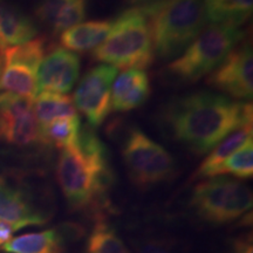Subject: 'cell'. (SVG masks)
<instances>
[{
  "label": "cell",
  "mask_w": 253,
  "mask_h": 253,
  "mask_svg": "<svg viewBox=\"0 0 253 253\" xmlns=\"http://www.w3.org/2000/svg\"><path fill=\"white\" fill-rule=\"evenodd\" d=\"M251 102L231 100L213 91L173 97L161 109V128L195 154L204 155L243 126L252 125Z\"/></svg>",
  "instance_id": "obj_1"
},
{
  "label": "cell",
  "mask_w": 253,
  "mask_h": 253,
  "mask_svg": "<svg viewBox=\"0 0 253 253\" xmlns=\"http://www.w3.org/2000/svg\"><path fill=\"white\" fill-rule=\"evenodd\" d=\"M56 181L71 209L90 211L103 219L114 175L108 149L89 126H82L78 143L60 153Z\"/></svg>",
  "instance_id": "obj_2"
},
{
  "label": "cell",
  "mask_w": 253,
  "mask_h": 253,
  "mask_svg": "<svg viewBox=\"0 0 253 253\" xmlns=\"http://www.w3.org/2000/svg\"><path fill=\"white\" fill-rule=\"evenodd\" d=\"M149 21L154 54L177 58L207 26L203 0H156L141 6Z\"/></svg>",
  "instance_id": "obj_3"
},
{
  "label": "cell",
  "mask_w": 253,
  "mask_h": 253,
  "mask_svg": "<svg viewBox=\"0 0 253 253\" xmlns=\"http://www.w3.org/2000/svg\"><path fill=\"white\" fill-rule=\"evenodd\" d=\"M95 61L115 68L149 67L155 54L149 21L142 7L129 8L113 21L108 37L93 49Z\"/></svg>",
  "instance_id": "obj_4"
},
{
  "label": "cell",
  "mask_w": 253,
  "mask_h": 253,
  "mask_svg": "<svg viewBox=\"0 0 253 253\" xmlns=\"http://www.w3.org/2000/svg\"><path fill=\"white\" fill-rule=\"evenodd\" d=\"M244 37L245 31L239 27L208 25L183 54L167 66V74L183 84H194L214 71Z\"/></svg>",
  "instance_id": "obj_5"
},
{
  "label": "cell",
  "mask_w": 253,
  "mask_h": 253,
  "mask_svg": "<svg viewBox=\"0 0 253 253\" xmlns=\"http://www.w3.org/2000/svg\"><path fill=\"white\" fill-rule=\"evenodd\" d=\"M251 190L239 179L216 176L202 179L194 188L191 205L196 214L211 224L232 223L252 209Z\"/></svg>",
  "instance_id": "obj_6"
},
{
  "label": "cell",
  "mask_w": 253,
  "mask_h": 253,
  "mask_svg": "<svg viewBox=\"0 0 253 253\" xmlns=\"http://www.w3.org/2000/svg\"><path fill=\"white\" fill-rule=\"evenodd\" d=\"M122 157L129 178L142 189L171 181L177 172L172 155L136 126L123 141Z\"/></svg>",
  "instance_id": "obj_7"
},
{
  "label": "cell",
  "mask_w": 253,
  "mask_h": 253,
  "mask_svg": "<svg viewBox=\"0 0 253 253\" xmlns=\"http://www.w3.org/2000/svg\"><path fill=\"white\" fill-rule=\"evenodd\" d=\"M46 52L45 37L2 49L0 52V90L33 101L38 94V68Z\"/></svg>",
  "instance_id": "obj_8"
},
{
  "label": "cell",
  "mask_w": 253,
  "mask_h": 253,
  "mask_svg": "<svg viewBox=\"0 0 253 253\" xmlns=\"http://www.w3.org/2000/svg\"><path fill=\"white\" fill-rule=\"evenodd\" d=\"M118 68L109 65H97L88 71L79 82L73 95V103L87 119L91 128H97L109 115L112 86Z\"/></svg>",
  "instance_id": "obj_9"
},
{
  "label": "cell",
  "mask_w": 253,
  "mask_h": 253,
  "mask_svg": "<svg viewBox=\"0 0 253 253\" xmlns=\"http://www.w3.org/2000/svg\"><path fill=\"white\" fill-rule=\"evenodd\" d=\"M0 142L19 148L41 144L40 126L31 100L0 94Z\"/></svg>",
  "instance_id": "obj_10"
},
{
  "label": "cell",
  "mask_w": 253,
  "mask_h": 253,
  "mask_svg": "<svg viewBox=\"0 0 253 253\" xmlns=\"http://www.w3.org/2000/svg\"><path fill=\"white\" fill-rule=\"evenodd\" d=\"M207 84L235 100L253 96V53L248 42L237 45L207 78Z\"/></svg>",
  "instance_id": "obj_11"
},
{
  "label": "cell",
  "mask_w": 253,
  "mask_h": 253,
  "mask_svg": "<svg viewBox=\"0 0 253 253\" xmlns=\"http://www.w3.org/2000/svg\"><path fill=\"white\" fill-rule=\"evenodd\" d=\"M49 217L48 212L36 203L28 186L17 177L0 173V219L20 230L43 225Z\"/></svg>",
  "instance_id": "obj_12"
},
{
  "label": "cell",
  "mask_w": 253,
  "mask_h": 253,
  "mask_svg": "<svg viewBox=\"0 0 253 253\" xmlns=\"http://www.w3.org/2000/svg\"><path fill=\"white\" fill-rule=\"evenodd\" d=\"M80 67V59L71 50L63 47L48 50L38 68V93L66 94L71 91L79 79Z\"/></svg>",
  "instance_id": "obj_13"
},
{
  "label": "cell",
  "mask_w": 253,
  "mask_h": 253,
  "mask_svg": "<svg viewBox=\"0 0 253 253\" xmlns=\"http://www.w3.org/2000/svg\"><path fill=\"white\" fill-rule=\"evenodd\" d=\"M151 93L150 79L143 69L129 68L113 82L110 106L114 112H130L147 102Z\"/></svg>",
  "instance_id": "obj_14"
},
{
  "label": "cell",
  "mask_w": 253,
  "mask_h": 253,
  "mask_svg": "<svg viewBox=\"0 0 253 253\" xmlns=\"http://www.w3.org/2000/svg\"><path fill=\"white\" fill-rule=\"evenodd\" d=\"M86 14L87 0H40L36 7V17L54 34L81 24Z\"/></svg>",
  "instance_id": "obj_15"
},
{
  "label": "cell",
  "mask_w": 253,
  "mask_h": 253,
  "mask_svg": "<svg viewBox=\"0 0 253 253\" xmlns=\"http://www.w3.org/2000/svg\"><path fill=\"white\" fill-rule=\"evenodd\" d=\"M38 27L17 6L0 0V47L1 50L9 46L27 42L37 37ZM0 50V52H1Z\"/></svg>",
  "instance_id": "obj_16"
},
{
  "label": "cell",
  "mask_w": 253,
  "mask_h": 253,
  "mask_svg": "<svg viewBox=\"0 0 253 253\" xmlns=\"http://www.w3.org/2000/svg\"><path fill=\"white\" fill-rule=\"evenodd\" d=\"M252 134V125H249L232 132L226 138H224L219 144H217L210 151V154L204 158L203 162L199 164L194 175L191 176V181L216 177L218 169H219V167L223 164L224 161L227 160L239 148H242L246 142L251 141Z\"/></svg>",
  "instance_id": "obj_17"
},
{
  "label": "cell",
  "mask_w": 253,
  "mask_h": 253,
  "mask_svg": "<svg viewBox=\"0 0 253 253\" xmlns=\"http://www.w3.org/2000/svg\"><path fill=\"white\" fill-rule=\"evenodd\" d=\"M113 20H90L75 25L60 37L63 48L73 52H87L96 48L108 37Z\"/></svg>",
  "instance_id": "obj_18"
},
{
  "label": "cell",
  "mask_w": 253,
  "mask_h": 253,
  "mask_svg": "<svg viewBox=\"0 0 253 253\" xmlns=\"http://www.w3.org/2000/svg\"><path fill=\"white\" fill-rule=\"evenodd\" d=\"M2 249L8 253H63L65 240L59 230L48 229L14 237Z\"/></svg>",
  "instance_id": "obj_19"
},
{
  "label": "cell",
  "mask_w": 253,
  "mask_h": 253,
  "mask_svg": "<svg viewBox=\"0 0 253 253\" xmlns=\"http://www.w3.org/2000/svg\"><path fill=\"white\" fill-rule=\"evenodd\" d=\"M207 23L239 27L251 18L253 0H203Z\"/></svg>",
  "instance_id": "obj_20"
},
{
  "label": "cell",
  "mask_w": 253,
  "mask_h": 253,
  "mask_svg": "<svg viewBox=\"0 0 253 253\" xmlns=\"http://www.w3.org/2000/svg\"><path fill=\"white\" fill-rule=\"evenodd\" d=\"M81 130L79 115L65 116L40 126V140L42 145H52L59 149L74 147Z\"/></svg>",
  "instance_id": "obj_21"
},
{
  "label": "cell",
  "mask_w": 253,
  "mask_h": 253,
  "mask_svg": "<svg viewBox=\"0 0 253 253\" xmlns=\"http://www.w3.org/2000/svg\"><path fill=\"white\" fill-rule=\"evenodd\" d=\"M33 112L39 126L65 116L78 115L71 97L63 94L40 93L32 101Z\"/></svg>",
  "instance_id": "obj_22"
},
{
  "label": "cell",
  "mask_w": 253,
  "mask_h": 253,
  "mask_svg": "<svg viewBox=\"0 0 253 253\" xmlns=\"http://www.w3.org/2000/svg\"><path fill=\"white\" fill-rule=\"evenodd\" d=\"M86 253H130L109 224L99 219L87 240Z\"/></svg>",
  "instance_id": "obj_23"
},
{
  "label": "cell",
  "mask_w": 253,
  "mask_h": 253,
  "mask_svg": "<svg viewBox=\"0 0 253 253\" xmlns=\"http://www.w3.org/2000/svg\"><path fill=\"white\" fill-rule=\"evenodd\" d=\"M232 175L237 178H250L253 175V140L246 142L223 162L217 176Z\"/></svg>",
  "instance_id": "obj_24"
},
{
  "label": "cell",
  "mask_w": 253,
  "mask_h": 253,
  "mask_svg": "<svg viewBox=\"0 0 253 253\" xmlns=\"http://www.w3.org/2000/svg\"><path fill=\"white\" fill-rule=\"evenodd\" d=\"M137 253H182L175 240L168 237H148L137 242Z\"/></svg>",
  "instance_id": "obj_25"
},
{
  "label": "cell",
  "mask_w": 253,
  "mask_h": 253,
  "mask_svg": "<svg viewBox=\"0 0 253 253\" xmlns=\"http://www.w3.org/2000/svg\"><path fill=\"white\" fill-rule=\"evenodd\" d=\"M231 253H253L252 235H244L237 238L233 242Z\"/></svg>",
  "instance_id": "obj_26"
},
{
  "label": "cell",
  "mask_w": 253,
  "mask_h": 253,
  "mask_svg": "<svg viewBox=\"0 0 253 253\" xmlns=\"http://www.w3.org/2000/svg\"><path fill=\"white\" fill-rule=\"evenodd\" d=\"M17 227L12 225L11 223L0 219V248H2L6 243L13 238V232H15Z\"/></svg>",
  "instance_id": "obj_27"
},
{
  "label": "cell",
  "mask_w": 253,
  "mask_h": 253,
  "mask_svg": "<svg viewBox=\"0 0 253 253\" xmlns=\"http://www.w3.org/2000/svg\"><path fill=\"white\" fill-rule=\"evenodd\" d=\"M132 4H140V2H145V4H149V2L156 1V0H129Z\"/></svg>",
  "instance_id": "obj_28"
},
{
  "label": "cell",
  "mask_w": 253,
  "mask_h": 253,
  "mask_svg": "<svg viewBox=\"0 0 253 253\" xmlns=\"http://www.w3.org/2000/svg\"><path fill=\"white\" fill-rule=\"evenodd\" d=\"M0 68H1V61H0Z\"/></svg>",
  "instance_id": "obj_29"
},
{
  "label": "cell",
  "mask_w": 253,
  "mask_h": 253,
  "mask_svg": "<svg viewBox=\"0 0 253 253\" xmlns=\"http://www.w3.org/2000/svg\"><path fill=\"white\" fill-rule=\"evenodd\" d=\"M0 50H1V47H0Z\"/></svg>",
  "instance_id": "obj_30"
}]
</instances>
